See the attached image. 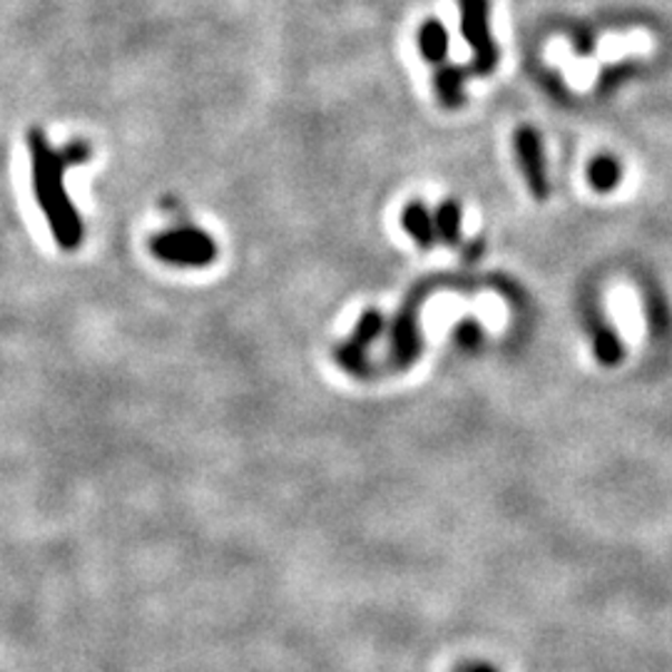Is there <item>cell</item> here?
Returning a JSON list of instances; mask_svg holds the SVG:
<instances>
[{
	"label": "cell",
	"instance_id": "obj_1",
	"mask_svg": "<svg viewBox=\"0 0 672 672\" xmlns=\"http://www.w3.org/2000/svg\"><path fill=\"white\" fill-rule=\"evenodd\" d=\"M30 147V173H33L36 199L48 220L52 237L62 250H78L82 244V220L78 210L72 207L70 195L66 189V169L80 163H88L90 145L70 143L60 153L48 145V137L40 130L28 135Z\"/></svg>",
	"mask_w": 672,
	"mask_h": 672
},
{
	"label": "cell",
	"instance_id": "obj_2",
	"mask_svg": "<svg viewBox=\"0 0 672 672\" xmlns=\"http://www.w3.org/2000/svg\"><path fill=\"white\" fill-rule=\"evenodd\" d=\"M149 250L157 260L177 266H207L217 257V244L202 230H175L165 232L149 242Z\"/></svg>",
	"mask_w": 672,
	"mask_h": 672
},
{
	"label": "cell",
	"instance_id": "obj_3",
	"mask_svg": "<svg viewBox=\"0 0 672 672\" xmlns=\"http://www.w3.org/2000/svg\"><path fill=\"white\" fill-rule=\"evenodd\" d=\"M461 30L474 52V70L490 75L498 66V48L490 36L488 0H461Z\"/></svg>",
	"mask_w": 672,
	"mask_h": 672
},
{
	"label": "cell",
	"instance_id": "obj_4",
	"mask_svg": "<svg viewBox=\"0 0 672 672\" xmlns=\"http://www.w3.org/2000/svg\"><path fill=\"white\" fill-rule=\"evenodd\" d=\"M514 145H516V155H518V165L523 169V177L533 192V197L538 202L548 199V169H546V155H543V143L540 135L533 130V127H518L514 135Z\"/></svg>",
	"mask_w": 672,
	"mask_h": 672
},
{
	"label": "cell",
	"instance_id": "obj_5",
	"mask_svg": "<svg viewBox=\"0 0 672 672\" xmlns=\"http://www.w3.org/2000/svg\"><path fill=\"white\" fill-rule=\"evenodd\" d=\"M403 230L411 234V240L419 244L421 250H431L434 242L439 240L436 237V224H434V215L419 202H413L407 210H403Z\"/></svg>",
	"mask_w": 672,
	"mask_h": 672
},
{
	"label": "cell",
	"instance_id": "obj_6",
	"mask_svg": "<svg viewBox=\"0 0 672 672\" xmlns=\"http://www.w3.org/2000/svg\"><path fill=\"white\" fill-rule=\"evenodd\" d=\"M434 90H436V98H439V103L444 105V108H448V110L461 108L464 100H466L464 72L458 68H454V66H441L434 75Z\"/></svg>",
	"mask_w": 672,
	"mask_h": 672
},
{
	"label": "cell",
	"instance_id": "obj_7",
	"mask_svg": "<svg viewBox=\"0 0 672 672\" xmlns=\"http://www.w3.org/2000/svg\"><path fill=\"white\" fill-rule=\"evenodd\" d=\"M419 48L426 60L434 62V66H441L448 56V30L444 28V23L434 18L426 20L419 28Z\"/></svg>",
	"mask_w": 672,
	"mask_h": 672
},
{
	"label": "cell",
	"instance_id": "obj_8",
	"mask_svg": "<svg viewBox=\"0 0 672 672\" xmlns=\"http://www.w3.org/2000/svg\"><path fill=\"white\" fill-rule=\"evenodd\" d=\"M436 224V237H441L446 244L456 247L461 242V207L456 202H444L434 215Z\"/></svg>",
	"mask_w": 672,
	"mask_h": 672
},
{
	"label": "cell",
	"instance_id": "obj_9",
	"mask_svg": "<svg viewBox=\"0 0 672 672\" xmlns=\"http://www.w3.org/2000/svg\"><path fill=\"white\" fill-rule=\"evenodd\" d=\"M621 175H623L621 163H617V159L611 155L595 157L588 167V179L597 192L615 189L617 185H621Z\"/></svg>",
	"mask_w": 672,
	"mask_h": 672
},
{
	"label": "cell",
	"instance_id": "obj_10",
	"mask_svg": "<svg viewBox=\"0 0 672 672\" xmlns=\"http://www.w3.org/2000/svg\"><path fill=\"white\" fill-rule=\"evenodd\" d=\"M595 357L601 359L605 367H613L621 361L623 344H621V337H617L613 329L603 327L595 332Z\"/></svg>",
	"mask_w": 672,
	"mask_h": 672
},
{
	"label": "cell",
	"instance_id": "obj_11",
	"mask_svg": "<svg viewBox=\"0 0 672 672\" xmlns=\"http://www.w3.org/2000/svg\"><path fill=\"white\" fill-rule=\"evenodd\" d=\"M419 349V337H416V324L411 316H401L397 327H393V351L401 359H411Z\"/></svg>",
	"mask_w": 672,
	"mask_h": 672
},
{
	"label": "cell",
	"instance_id": "obj_12",
	"mask_svg": "<svg viewBox=\"0 0 672 672\" xmlns=\"http://www.w3.org/2000/svg\"><path fill=\"white\" fill-rule=\"evenodd\" d=\"M381 329H383V319H381V314H379V312H367L364 316L359 319L357 332H354V337H351L349 344H351V347H357V349H361V351H367V347L371 344L373 339L379 337Z\"/></svg>",
	"mask_w": 672,
	"mask_h": 672
},
{
	"label": "cell",
	"instance_id": "obj_13",
	"mask_svg": "<svg viewBox=\"0 0 672 672\" xmlns=\"http://www.w3.org/2000/svg\"><path fill=\"white\" fill-rule=\"evenodd\" d=\"M471 672H496L494 668H488V665H478V668H474Z\"/></svg>",
	"mask_w": 672,
	"mask_h": 672
}]
</instances>
